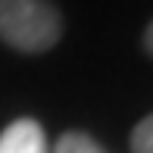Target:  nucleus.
Instances as JSON below:
<instances>
[{
  "label": "nucleus",
  "instance_id": "f257e3e1",
  "mask_svg": "<svg viewBox=\"0 0 153 153\" xmlns=\"http://www.w3.org/2000/svg\"><path fill=\"white\" fill-rule=\"evenodd\" d=\"M62 38V16L50 0H0V41L19 53H47Z\"/></svg>",
  "mask_w": 153,
  "mask_h": 153
},
{
  "label": "nucleus",
  "instance_id": "f03ea898",
  "mask_svg": "<svg viewBox=\"0 0 153 153\" xmlns=\"http://www.w3.org/2000/svg\"><path fill=\"white\" fill-rule=\"evenodd\" d=\"M0 153H50L41 122L16 119L0 131Z\"/></svg>",
  "mask_w": 153,
  "mask_h": 153
},
{
  "label": "nucleus",
  "instance_id": "7ed1b4c3",
  "mask_svg": "<svg viewBox=\"0 0 153 153\" xmlns=\"http://www.w3.org/2000/svg\"><path fill=\"white\" fill-rule=\"evenodd\" d=\"M50 153H106V150H103L91 134H85V131H66V134L53 144Z\"/></svg>",
  "mask_w": 153,
  "mask_h": 153
},
{
  "label": "nucleus",
  "instance_id": "20e7f679",
  "mask_svg": "<svg viewBox=\"0 0 153 153\" xmlns=\"http://www.w3.org/2000/svg\"><path fill=\"white\" fill-rule=\"evenodd\" d=\"M131 153H153V113L134 125V131H131Z\"/></svg>",
  "mask_w": 153,
  "mask_h": 153
},
{
  "label": "nucleus",
  "instance_id": "39448f33",
  "mask_svg": "<svg viewBox=\"0 0 153 153\" xmlns=\"http://www.w3.org/2000/svg\"><path fill=\"white\" fill-rule=\"evenodd\" d=\"M144 50L153 56V22L147 25V31H144Z\"/></svg>",
  "mask_w": 153,
  "mask_h": 153
}]
</instances>
